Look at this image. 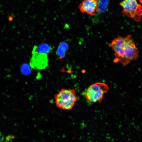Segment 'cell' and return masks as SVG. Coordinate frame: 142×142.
<instances>
[{"mask_svg": "<svg viewBox=\"0 0 142 142\" xmlns=\"http://www.w3.org/2000/svg\"><path fill=\"white\" fill-rule=\"evenodd\" d=\"M108 45L114 52L115 63L119 62L125 66L138 58V49L131 35L125 37L118 35Z\"/></svg>", "mask_w": 142, "mask_h": 142, "instance_id": "cell-1", "label": "cell"}, {"mask_svg": "<svg viewBox=\"0 0 142 142\" xmlns=\"http://www.w3.org/2000/svg\"><path fill=\"white\" fill-rule=\"evenodd\" d=\"M54 97L57 107L66 110H71L77 100L75 91L73 89L62 88Z\"/></svg>", "mask_w": 142, "mask_h": 142, "instance_id": "cell-2", "label": "cell"}, {"mask_svg": "<svg viewBox=\"0 0 142 142\" xmlns=\"http://www.w3.org/2000/svg\"><path fill=\"white\" fill-rule=\"evenodd\" d=\"M109 90V87L105 83L96 82L90 85L84 91L83 94L89 102L100 103L104 99L105 94Z\"/></svg>", "mask_w": 142, "mask_h": 142, "instance_id": "cell-3", "label": "cell"}, {"mask_svg": "<svg viewBox=\"0 0 142 142\" xmlns=\"http://www.w3.org/2000/svg\"><path fill=\"white\" fill-rule=\"evenodd\" d=\"M123 8L122 13L139 22L142 16V6L136 0H124L120 3Z\"/></svg>", "mask_w": 142, "mask_h": 142, "instance_id": "cell-4", "label": "cell"}, {"mask_svg": "<svg viewBox=\"0 0 142 142\" xmlns=\"http://www.w3.org/2000/svg\"><path fill=\"white\" fill-rule=\"evenodd\" d=\"M33 55L30 62L31 67L36 69H45L48 65V60L46 54L35 52Z\"/></svg>", "mask_w": 142, "mask_h": 142, "instance_id": "cell-5", "label": "cell"}, {"mask_svg": "<svg viewBox=\"0 0 142 142\" xmlns=\"http://www.w3.org/2000/svg\"><path fill=\"white\" fill-rule=\"evenodd\" d=\"M98 0H83L78 8L82 13H86L91 16L96 14Z\"/></svg>", "mask_w": 142, "mask_h": 142, "instance_id": "cell-6", "label": "cell"}, {"mask_svg": "<svg viewBox=\"0 0 142 142\" xmlns=\"http://www.w3.org/2000/svg\"><path fill=\"white\" fill-rule=\"evenodd\" d=\"M52 48L48 44L42 43L39 44L38 46L34 47L32 53L34 52H37L39 53H47L52 50Z\"/></svg>", "mask_w": 142, "mask_h": 142, "instance_id": "cell-7", "label": "cell"}, {"mask_svg": "<svg viewBox=\"0 0 142 142\" xmlns=\"http://www.w3.org/2000/svg\"><path fill=\"white\" fill-rule=\"evenodd\" d=\"M109 0H98L96 13H100L105 12L106 10Z\"/></svg>", "mask_w": 142, "mask_h": 142, "instance_id": "cell-8", "label": "cell"}, {"mask_svg": "<svg viewBox=\"0 0 142 142\" xmlns=\"http://www.w3.org/2000/svg\"><path fill=\"white\" fill-rule=\"evenodd\" d=\"M32 68L30 64L24 63L22 65L21 67V71L23 74L28 75L32 72Z\"/></svg>", "mask_w": 142, "mask_h": 142, "instance_id": "cell-9", "label": "cell"}, {"mask_svg": "<svg viewBox=\"0 0 142 142\" xmlns=\"http://www.w3.org/2000/svg\"><path fill=\"white\" fill-rule=\"evenodd\" d=\"M65 51L61 47L59 46L56 51L57 55L59 57V58L61 59L64 58L65 55Z\"/></svg>", "mask_w": 142, "mask_h": 142, "instance_id": "cell-10", "label": "cell"}, {"mask_svg": "<svg viewBox=\"0 0 142 142\" xmlns=\"http://www.w3.org/2000/svg\"><path fill=\"white\" fill-rule=\"evenodd\" d=\"M64 51H67L69 47V45L66 42H61L59 44V46Z\"/></svg>", "mask_w": 142, "mask_h": 142, "instance_id": "cell-11", "label": "cell"}, {"mask_svg": "<svg viewBox=\"0 0 142 142\" xmlns=\"http://www.w3.org/2000/svg\"><path fill=\"white\" fill-rule=\"evenodd\" d=\"M8 15L9 17V20L11 21H12L13 19L12 17L10 16L8 12Z\"/></svg>", "mask_w": 142, "mask_h": 142, "instance_id": "cell-12", "label": "cell"}, {"mask_svg": "<svg viewBox=\"0 0 142 142\" xmlns=\"http://www.w3.org/2000/svg\"><path fill=\"white\" fill-rule=\"evenodd\" d=\"M139 0L141 3H142V0Z\"/></svg>", "mask_w": 142, "mask_h": 142, "instance_id": "cell-13", "label": "cell"}]
</instances>
